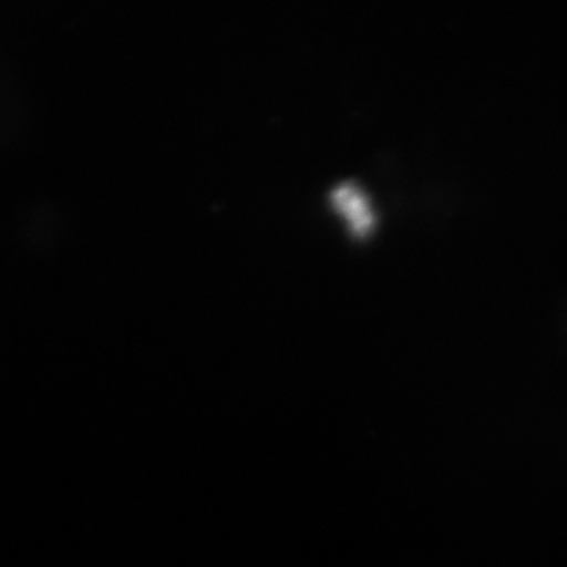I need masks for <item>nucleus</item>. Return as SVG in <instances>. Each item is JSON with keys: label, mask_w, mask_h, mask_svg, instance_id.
Instances as JSON below:
<instances>
[{"label": "nucleus", "mask_w": 567, "mask_h": 567, "mask_svg": "<svg viewBox=\"0 0 567 567\" xmlns=\"http://www.w3.org/2000/svg\"><path fill=\"white\" fill-rule=\"evenodd\" d=\"M330 197L336 210L346 216L354 235L361 237L374 227L375 213L365 194L353 183H341L336 186Z\"/></svg>", "instance_id": "1"}]
</instances>
